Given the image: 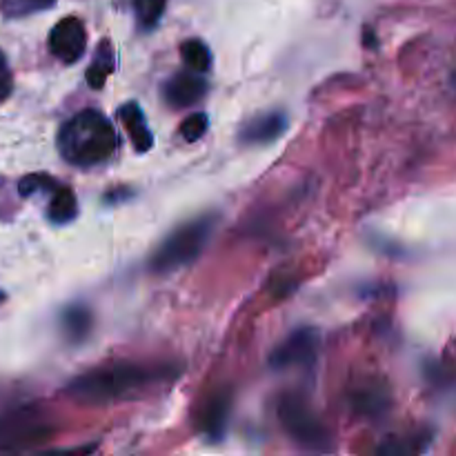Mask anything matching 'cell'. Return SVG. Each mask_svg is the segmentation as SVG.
I'll return each instance as SVG.
<instances>
[{
	"label": "cell",
	"mask_w": 456,
	"mask_h": 456,
	"mask_svg": "<svg viewBox=\"0 0 456 456\" xmlns=\"http://www.w3.org/2000/svg\"><path fill=\"white\" fill-rule=\"evenodd\" d=\"M176 365H145V363H118L107 368L92 370L80 377L71 379L65 387V395L74 403L111 405L116 401L134 399L160 383H169L176 377Z\"/></svg>",
	"instance_id": "1"
},
{
	"label": "cell",
	"mask_w": 456,
	"mask_h": 456,
	"mask_svg": "<svg viewBox=\"0 0 456 456\" xmlns=\"http://www.w3.org/2000/svg\"><path fill=\"white\" fill-rule=\"evenodd\" d=\"M118 150L114 123L98 110H83L71 116L58 132V151L76 167L107 163Z\"/></svg>",
	"instance_id": "2"
},
{
	"label": "cell",
	"mask_w": 456,
	"mask_h": 456,
	"mask_svg": "<svg viewBox=\"0 0 456 456\" xmlns=\"http://www.w3.org/2000/svg\"><path fill=\"white\" fill-rule=\"evenodd\" d=\"M216 221L218 218L214 214H205V216L176 227L154 252L150 270L156 274H172V272L191 265L208 248L209 239L216 230Z\"/></svg>",
	"instance_id": "3"
},
{
	"label": "cell",
	"mask_w": 456,
	"mask_h": 456,
	"mask_svg": "<svg viewBox=\"0 0 456 456\" xmlns=\"http://www.w3.org/2000/svg\"><path fill=\"white\" fill-rule=\"evenodd\" d=\"M279 419L283 430L305 450H330V432L319 421L310 405L298 395H288L279 403Z\"/></svg>",
	"instance_id": "4"
},
{
	"label": "cell",
	"mask_w": 456,
	"mask_h": 456,
	"mask_svg": "<svg viewBox=\"0 0 456 456\" xmlns=\"http://www.w3.org/2000/svg\"><path fill=\"white\" fill-rule=\"evenodd\" d=\"M319 332L314 328L294 330L270 356L272 370L289 368H310L319 356Z\"/></svg>",
	"instance_id": "5"
},
{
	"label": "cell",
	"mask_w": 456,
	"mask_h": 456,
	"mask_svg": "<svg viewBox=\"0 0 456 456\" xmlns=\"http://www.w3.org/2000/svg\"><path fill=\"white\" fill-rule=\"evenodd\" d=\"M47 435L49 430L43 426L36 410L22 408L0 417V450L29 448Z\"/></svg>",
	"instance_id": "6"
},
{
	"label": "cell",
	"mask_w": 456,
	"mask_h": 456,
	"mask_svg": "<svg viewBox=\"0 0 456 456\" xmlns=\"http://www.w3.org/2000/svg\"><path fill=\"white\" fill-rule=\"evenodd\" d=\"M49 52L65 65H74L85 56L87 49V29H85L83 20L69 16L62 18L53 25L49 31Z\"/></svg>",
	"instance_id": "7"
},
{
	"label": "cell",
	"mask_w": 456,
	"mask_h": 456,
	"mask_svg": "<svg viewBox=\"0 0 456 456\" xmlns=\"http://www.w3.org/2000/svg\"><path fill=\"white\" fill-rule=\"evenodd\" d=\"M209 85L199 71H181V74L172 76L167 80L163 89V96L167 101L169 107H176V110H183V107H191L199 101H203L205 94H208Z\"/></svg>",
	"instance_id": "8"
},
{
	"label": "cell",
	"mask_w": 456,
	"mask_h": 456,
	"mask_svg": "<svg viewBox=\"0 0 456 456\" xmlns=\"http://www.w3.org/2000/svg\"><path fill=\"white\" fill-rule=\"evenodd\" d=\"M285 132H288V116L283 111H267L245 123L239 136L248 145H267L279 141Z\"/></svg>",
	"instance_id": "9"
},
{
	"label": "cell",
	"mask_w": 456,
	"mask_h": 456,
	"mask_svg": "<svg viewBox=\"0 0 456 456\" xmlns=\"http://www.w3.org/2000/svg\"><path fill=\"white\" fill-rule=\"evenodd\" d=\"M118 118L125 125V129H127L129 141H132L134 150L138 154H145V151H150L154 147V136H151V129L147 125L145 114H142L138 102H127V105L120 107Z\"/></svg>",
	"instance_id": "10"
},
{
	"label": "cell",
	"mask_w": 456,
	"mask_h": 456,
	"mask_svg": "<svg viewBox=\"0 0 456 456\" xmlns=\"http://www.w3.org/2000/svg\"><path fill=\"white\" fill-rule=\"evenodd\" d=\"M232 412V396L227 392L214 396L208 405H205L203 414H200V428L205 435L212 441H221L227 430V419Z\"/></svg>",
	"instance_id": "11"
},
{
	"label": "cell",
	"mask_w": 456,
	"mask_h": 456,
	"mask_svg": "<svg viewBox=\"0 0 456 456\" xmlns=\"http://www.w3.org/2000/svg\"><path fill=\"white\" fill-rule=\"evenodd\" d=\"M76 214H78V200H76V194L69 187L58 185L56 190L52 191V200H49V221L56 223V225H65V223L74 221Z\"/></svg>",
	"instance_id": "12"
},
{
	"label": "cell",
	"mask_w": 456,
	"mask_h": 456,
	"mask_svg": "<svg viewBox=\"0 0 456 456\" xmlns=\"http://www.w3.org/2000/svg\"><path fill=\"white\" fill-rule=\"evenodd\" d=\"M61 325L71 343H80L92 330V314L85 305H69L61 314Z\"/></svg>",
	"instance_id": "13"
},
{
	"label": "cell",
	"mask_w": 456,
	"mask_h": 456,
	"mask_svg": "<svg viewBox=\"0 0 456 456\" xmlns=\"http://www.w3.org/2000/svg\"><path fill=\"white\" fill-rule=\"evenodd\" d=\"M114 52H111L110 43H101L96 56H94L92 67L87 69V83L89 87L101 89L105 85V80L110 78V74L114 71Z\"/></svg>",
	"instance_id": "14"
},
{
	"label": "cell",
	"mask_w": 456,
	"mask_h": 456,
	"mask_svg": "<svg viewBox=\"0 0 456 456\" xmlns=\"http://www.w3.org/2000/svg\"><path fill=\"white\" fill-rule=\"evenodd\" d=\"M181 58L190 69L199 71V74H205L212 67V52H209L208 45L199 38L185 40L181 45Z\"/></svg>",
	"instance_id": "15"
},
{
	"label": "cell",
	"mask_w": 456,
	"mask_h": 456,
	"mask_svg": "<svg viewBox=\"0 0 456 456\" xmlns=\"http://www.w3.org/2000/svg\"><path fill=\"white\" fill-rule=\"evenodd\" d=\"M165 7H167V0H134L138 25L145 31H151L163 18Z\"/></svg>",
	"instance_id": "16"
},
{
	"label": "cell",
	"mask_w": 456,
	"mask_h": 456,
	"mask_svg": "<svg viewBox=\"0 0 456 456\" xmlns=\"http://www.w3.org/2000/svg\"><path fill=\"white\" fill-rule=\"evenodd\" d=\"M53 4H56V0H0V9L7 18L29 16V13L45 12Z\"/></svg>",
	"instance_id": "17"
},
{
	"label": "cell",
	"mask_w": 456,
	"mask_h": 456,
	"mask_svg": "<svg viewBox=\"0 0 456 456\" xmlns=\"http://www.w3.org/2000/svg\"><path fill=\"white\" fill-rule=\"evenodd\" d=\"M209 129V118L208 114H203V111H196V114L187 116L185 120L181 123V136L185 138L187 142H194V141H200V138L205 136V132Z\"/></svg>",
	"instance_id": "18"
},
{
	"label": "cell",
	"mask_w": 456,
	"mask_h": 456,
	"mask_svg": "<svg viewBox=\"0 0 456 456\" xmlns=\"http://www.w3.org/2000/svg\"><path fill=\"white\" fill-rule=\"evenodd\" d=\"M56 187L58 183L53 181L52 176H47V174H29V176H25L20 183H18V191H20V196H34V194H40V191H49V194H52Z\"/></svg>",
	"instance_id": "19"
},
{
	"label": "cell",
	"mask_w": 456,
	"mask_h": 456,
	"mask_svg": "<svg viewBox=\"0 0 456 456\" xmlns=\"http://www.w3.org/2000/svg\"><path fill=\"white\" fill-rule=\"evenodd\" d=\"M12 92H13V76H12V69H9L7 56H4L3 49H0V102L7 101V98L12 96Z\"/></svg>",
	"instance_id": "20"
},
{
	"label": "cell",
	"mask_w": 456,
	"mask_h": 456,
	"mask_svg": "<svg viewBox=\"0 0 456 456\" xmlns=\"http://www.w3.org/2000/svg\"><path fill=\"white\" fill-rule=\"evenodd\" d=\"M4 301V292H0V303H3Z\"/></svg>",
	"instance_id": "21"
}]
</instances>
